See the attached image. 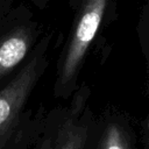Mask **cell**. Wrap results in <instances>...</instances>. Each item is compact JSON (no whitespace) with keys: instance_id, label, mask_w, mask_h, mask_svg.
Here are the masks:
<instances>
[{"instance_id":"cell-2","label":"cell","mask_w":149,"mask_h":149,"mask_svg":"<svg viewBox=\"0 0 149 149\" xmlns=\"http://www.w3.org/2000/svg\"><path fill=\"white\" fill-rule=\"evenodd\" d=\"M38 77L37 59H31L0 91V142L13 129Z\"/></svg>"},{"instance_id":"cell-3","label":"cell","mask_w":149,"mask_h":149,"mask_svg":"<svg viewBox=\"0 0 149 149\" xmlns=\"http://www.w3.org/2000/svg\"><path fill=\"white\" fill-rule=\"evenodd\" d=\"M30 43V31L26 27L15 28L0 37V79L24 58Z\"/></svg>"},{"instance_id":"cell-5","label":"cell","mask_w":149,"mask_h":149,"mask_svg":"<svg viewBox=\"0 0 149 149\" xmlns=\"http://www.w3.org/2000/svg\"><path fill=\"white\" fill-rule=\"evenodd\" d=\"M98 149H129L123 130L115 123H111L105 129Z\"/></svg>"},{"instance_id":"cell-6","label":"cell","mask_w":149,"mask_h":149,"mask_svg":"<svg viewBox=\"0 0 149 149\" xmlns=\"http://www.w3.org/2000/svg\"><path fill=\"white\" fill-rule=\"evenodd\" d=\"M148 133H149V119H148Z\"/></svg>"},{"instance_id":"cell-1","label":"cell","mask_w":149,"mask_h":149,"mask_svg":"<svg viewBox=\"0 0 149 149\" xmlns=\"http://www.w3.org/2000/svg\"><path fill=\"white\" fill-rule=\"evenodd\" d=\"M106 5L107 0L84 1L63 58L58 84L65 85L74 78L99 29Z\"/></svg>"},{"instance_id":"cell-4","label":"cell","mask_w":149,"mask_h":149,"mask_svg":"<svg viewBox=\"0 0 149 149\" xmlns=\"http://www.w3.org/2000/svg\"><path fill=\"white\" fill-rule=\"evenodd\" d=\"M86 139L87 128L69 119L57 133L56 141L51 149H84Z\"/></svg>"}]
</instances>
